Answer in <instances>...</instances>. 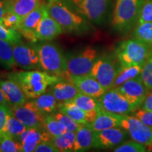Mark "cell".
I'll list each match as a JSON object with an SVG mask.
<instances>
[{"label": "cell", "mask_w": 152, "mask_h": 152, "mask_svg": "<svg viewBox=\"0 0 152 152\" xmlns=\"http://www.w3.org/2000/svg\"><path fill=\"white\" fill-rule=\"evenodd\" d=\"M20 18L17 15L14 13L11 8L6 12L2 18V24L6 28L11 30H14L18 31L19 26H20Z\"/></svg>", "instance_id": "obj_37"}, {"label": "cell", "mask_w": 152, "mask_h": 152, "mask_svg": "<svg viewBox=\"0 0 152 152\" xmlns=\"http://www.w3.org/2000/svg\"><path fill=\"white\" fill-rule=\"evenodd\" d=\"M134 141L145 146H152V128L147 126L134 115H123L121 126Z\"/></svg>", "instance_id": "obj_11"}, {"label": "cell", "mask_w": 152, "mask_h": 152, "mask_svg": "<svg viewBox=\"0 0 152 152\" xmlns=\"http://www.w3.org/2000/svg\"><path fill=\"white\" fill-rule=\"evenodd\" d=\"M50 91L59 104L71 102L80 93L77 87L69 80L57 82L52 85Z\"/></svg>", "instance_id": "obj_20"}, {"label": "cell", "mask_w": 152, "mask_h": 152, "mask_svg": "<svg viewBox=\"0 0 152 152\" xmlns=\"http://www.w3.org/2000/svg\"><path fill=\"white\" fill-rule=\"evenodd\" d=\"M9 110H10V108L8 105L0 104V135L3 134Z\"/></svg>", "instance_id": "obj_42"}, {"label": "cell", "mask_w": 152, "mask_h": 152, "mask_svg": "<svg viewBox=\"0 0 152 152\" xmlns=\"http://www.w3.org/2000/svg\"><path fill=\"white\" fill-rule=\"evenodd\" d=\"M121 117H122L121 115L106 111L100 108L97 112L96 119L90 125V126L94 132L115 128V127H120Z\"/></svg>", "instance_id": "obj_21"}, {"label": "cell", "mask_w": 152, "mask_h": 152, "mask_svg": "<svg viewBox=\"0 0 152 152\" xmlns=\"http://www.w3.org/2000/svg\"><path fill=\"white\" fill-rule=\"evenodd\" d=\"M71 102L85 112L99 111L101 108L97 98L92 97L80 92Z\"/></svg>", "instance_id": "obj_29"}, {"label": "cell", "mask_w": 152, "mask_h": 152, "mask_svg": "<svg viewBox=\"0 0 152 152\" xmlns=\"http://www.w3.org/2000/svg\"><path fill=\"white\" fill-rule=\"evenodd\" d=\"M53 137L45 128H28L26 130V137L22 142L23 151H35L37 146L44 141H51Z\"/></svg>", "instance_id": "obj_19"}, {"label": "cell", "mask_w": 152, "mask_h": 152, "mask_svg": "<svg viewBox=\"0 0 152 152\" xmlns=\"http://www.w3.org/2000/svg\"><path fill=\"white\" fill-rule=\"evenodd\" d=\"M35 152H58L56 147L51 141H44L36 147Z\"/></svg>", "instance_id": "obj_41"}, {"label": "cell", "mask_w": 152, "mask_h": 152, "mask_svg": "<svg viewBox=\"0 0 152 152\" xmlns=\"http://www.w3.org/2000/svg\"><path fill=\"white\" fill-rule=\"evenodd\" d=\"M146 151L145 145L134 140L123 142L113 149L115 152H145Z\"/></svg>", "instance_id": "obj_35"}, {"label": "cell", "mask_w": 152, "mask_h": 152, "mask_svg": "<svg viewBox=\"0 0 152 152\" xmlns=\"http://www.w3.org/2000/svg\"><path fill=\"white\" fill-rule=\"evenodd\" d=\"M64 32L61 26L49 14L45 9L35 30V35L37 40H52Z\"/></svg>", "instance_id": "obj_16"}, {"label": "cell", "mask_w": 152, "mask_h": 152, "mask_svg": "<svg viewBox=\"0 0 152 152\" xmlns=\"http://www.w3.org/2000/svg\"><path fill=\"white\" fill-rule=\"evenodd\" d=\"M144 0H116L114 8L112 27L119 33H125L138 21Z\"/></svg>", "instance_id": "obj_3"}, {"label": "cell", "mask_w": 152, "mask_h": 152, "mask_svg": "<svg viewBox=\"0 0 152 152\" xmlns=\"http://www.w3.org/2000/svg\"><path fill=\"white\" fill-rule=\"evenodd\" d=\"M142 67H143V65H136L129 66V67H121V66L112 88H116L129 80L134 78L140 75Z\"/></svg>", "instance_id": "obj_28"}, {"label": "cell", "mask_w": 152, "mask_h": 152, "mask_svg": "<svg viewBox=\"0 0 152 152\" xmlns=\"http://www.w3.org/2000/svg\"><path fill=\"white\" fill-rule=\"evenodd\" d=\"M0 147L2 152L23 151V146L20 142L4 134L0 135Z\"/></svg>", "instance_id": "obj_33"}, {"label": "cell", "mask_w": 152, "mask_h": 152, "mask_svg": "<svg viewBox=\"0 0 152 152\" xmlns=\"http://www.w3.org/2000/svg\"><path fill=\"white\" fill-rule=\"evenodd\" d=\"M52 115L55 118H56L61 123L65 126L66 130L68 131H72V132H76L80 126L81 124H80L75 121H74L73 118L66 114L61 113V112H58L52 114Z\"/></svg>", "instance_id": "obj_36"}, {"label": "cell", "mask_w": 152, "mask_h": 152, "mask_svg": "<svg viewBox=\"0 0 152 152\" xmlns=\"http://www.w3.org/2000/svg\"><path fill=\"white\" fill-rule=\"evenodd\" d=\"M43 126L52 137L59 136L67 132V130L62 123H61L52 115L45 114L43 120Z\"/></svg>", "instance_id": "obj_31"}, {"label": "cell", "mask_w": 152, "mask_h": 152, "mask_svg": "<svg viewBox=\"0 0 152 152\" xmlns=\"http://www.w3.org/2000/svg\"><path fill=\"white\" fill-rule=\"evenodd\" d=\"M68 80L74 84L80 92L92 97H100L106 92V90L102 85L90 75L70 77L68 78Z\"/></svg>", "instance_id": "obj_17"}, {"label": "cell", "mask_w": 152, "mask_h": 152, "mask_svg": "<svg viewBox=\"0 0 152 152\" xmlns=\"http://www.w3.org/2000/svg\"><path fill=\"white\" fill-rule=\"evenodd\" d=\"M121 66H118L115 57L104 54L98 56L90 75L97 80L106 91L113 87Z\"/></svg>", "instance_id": "obj_8"}, {"label": "cell", "mask_w": 152, "mask_h": 152, "mask_svg": "<svg viewBox=\"0 0 152 152\" xmlns=\"http://www.w3.org/2000/svg\"><path fill=\"white\" fill-rule=\"evenodd\" d=\"M133 113L141 122L152 128V111L141 108L140 109H136Z\"/></svg>", "instance_id": "obj_40"}, {"label": "cell", "mask_w": 152, "mask_h": 152, "mask_svg": "<svg viewBox=\"0 0 152 152\" xmlns=\"http://www.w3.org/2000/svg\"><path fill=\"white\" fill-rule=\"evenodd\" d=\"M0 90L10 107L21 106L28 99L18 83L11 79L0 80Z\"/></svg>", "instance_id": "obj_18"}, {"label": "cell", "mask_w": 152, "mask_h": 152, "mask_svg": "<svg viewBox=\"0 0 152 152\" xmlns=\"http://www.w3.org/2000/svg\"><path fill=\"white\" fill-rule=\"evenodd\" d=\"M16 64L26 71L40 67L39 57L36 45L25 43L21 40L11 43Z\"/></svg>", "instance_id": "obj_10"}, {"label": "cell", "mask_w": 152, "mask_h": 152, "mask_svg": "<svg viewBox=\"0 0 152 152\" xmlns=\"http://www.w3.org/2000/svg\"><path fill=\"white\" fill-rule=\"evenodd\" d=\"M142 109L152 111V90H149V92H147L142 104Z\"/></svg>", "instance_id": "obj_44"}, {"label": "cell", "mask_w": 152, "mask_h": 152, "mask_svg": "<svg viewBox=\"0 0 152 152\" xmlns=\"http://www.w3.org/2000/svg\"><path fill=\"white\" fill-rule=\"evenodd\" d=\"M94 131L90 124H81L75 132L73 151H85L94 147Z\"/></svg>", "instance_id": "obj_22"}, {"label": "cell", "mask_w": 152, "mask_h": 152, "mask_svg": "<svg viewBox=\"0 0 152 152\" xmlns=\"http://www.w3.org/2000/svg\"><path fill=\"white\" fill-rule=\"evenodd\" d=\"M33 101L38 109L45 114L53 113L59 107V103L51 91L44 92Z\"/></svg>", "instance_id": "obj_24"}, {"label": "cell", "mask_w": 152, "mask_h": 152, "mask_svg": "<svg viewBox=\"0 0 152 152\" xmlns=\"http://www.w3.org/2000/svg\"><path fill=\"white\" fill-rule=\"evenodd\" d=\"M45 9L46 5L45 3H42L25 16L20 21L18 31L21 34L22 37H24L30 42L35 43L37 42L35 30Z\"/></svg>", "instance_id": "obj_15"}, {"label": "cell", "mask_w": 152, "mask_h": 152, "mask_svg": "<svg viewBox=\"0 0 152 152\" xmlns=\"http://www.w3.org/2000/svg\"><path fill=\"white\" fill-rule=\"evenodd\" d=\"M2 1V0H0V1Z\"/></svg>", "instance_id": "obj_47"}, {"label": "cell", "mask_w": 152, "mask_h": 152, "mask_svg": "<svg viewBox=\"0 0 152 152\" xmlns=\"http://www.w3.org/2000/svg\"><path fill=\"white\" fill-rule=\"evenodd\" d=\"M140 77L148 90H152V49L144 62Z\"/></svg>", "instance_id": "obj_34"}, {"label": "cell", "mask_w": 152, "mask_h": 152, "mask_svg": "<svg viewBox=\"0 0 152 152\" xmlns=\"http://www.w3.org/2000/svg\"><path fill=\"white\" fill-rule=\"evenodd\" d=\"M45 5L49 14L66 33L83 35L90 31L91 27L87 19L76 12L64 0H47Z\"/></svg>", "instance_id": "obj_1"}, {"label": "cell", "mask_w": 152, "mask_h": 152, "mask_svg": "<svg viewBox=\"0 0 152 152\" xmlns=\"http://www.w3.org/2000/svg\"><path fill=\"white\" fill-rule=\"evenodd\" d=\"M9 78L18 83L28 99H35L45 92L49 86L61 80L62 77L45 71L30 70L9 74Z\"/></svg>", "instance_id": "obj_2"}, {"label": "cell", "mask_w": 152, "mask_h": 152, "mask_svg": "<svg viewBox=\"0 0 152 152\" xmlns=\"http://www.w3.org/2000/svg\"><path fill=\"white\" fill-rule=\"evenodd\" d=\"M21 34L18 31L6 28L2 23L0 22V39L13 43L21 40Z\"/></svg>", "instance_id": "obj_38"}, {"label": "cell", "mask_w": 152, "mask_h": 152, "mask_svg": "<svg viewBox=\"0 0 152 152\" xmlns=\"http://www.w3.org/2000/svg\"><path fill=\"white\" fill-rule=\"evenodd\" d=\"M97 99L102 109L118 115H129L138 109L117 88L106 91Z\"/></svg>", "instance_id": "obj_9"}, {"label": "cell", "mask_w": 152, "mask_h": 152, "mask_svg": "<svg viewBox=\"0 0 152 152\" xmlns=\"http://www.w3.org/2000/svg\"><path fill=\"white\" fill-rule=\"evenodd\" d=\"M42 69L51 75L66 77L67 62L66 55L59 47L54 43L42 42L36 45Z\"/></svg>", "instance_id": "obj_4"}, {"label": "cell", "mask_w": 152, "mask_h": 152, "mask_svg": "<svg viewBox=\"0 0 152 152\" xmlns=\"http://www.w3.org/2000/svg\"><path fill=\"white\" fill-rule=\"evenodd\" d=\"M128 137L126 130L123 128L106 129L94 132V147L95 149H110L120 145Z\"/></svg>", "instance_id": "obj_13"}, {"label": "cell", "mask_w": 152, "mask_h": 152, "mask_svg": "<svg viewBox=\"0 0 152 152\" xmlns=\"http://www.w3.org/2000/svg\"><path fill=\"white\" fill-rule=\"evenodd\" d=\"M28 128V127L23 123H22L20 120L14 116L10 108L8 115H7V122H6L4 129L3 134L16 139Z\"/></svg>", "instance_id": "obj_25"}, {"label": "cell", "mask_w": 152, "mask_h": 152, "mask_svg": "<svg viewBox=\"0 0 152 152\" xmlns=\"http://www.w3.org/2000/svg\"><path fill=\"white\" fill-rule=\"evenodd\" d=\"M75 141V132L67 131L59 136L53 137L52 142L58 152L73 151Z\"/></svg>", "instance_id": "obj_27"}, {"label": "cell", "mask_w": 152, "mask_h": 152, "mask_svg": "<svg viewBox=\"0 0 152 152\" xmlns=\"http://www.w3.org/2000/svg\"><path fill=\"white\" fill-rule=\"evenodd\" d=\"M150 47L137 38L121 42L115 51V58L121 67L144 65Z\"/></svg>", "instance_id": "obj_5"}, {"label": "cell", "mask_w": 152, "mask_h": 152, "mask_svg": "<svg viewBox=\"0 0 152 152\" xmlns=\"http://www.w3.org/2000/svg\"><path fill=\"white\" fill-rule=\"evenodd\" d=\"M152 22V0H144L142 5L137 24Z\"/></svg>", "instance_id": "obj_39"}, {"label": "cell", "mask_w": 152, "mask_h": 152, "mask_svg": "<svg viewBox=\"0 0 152 152\" xmlns=\"http://www.w3.org/2000/svg\"><path fill=\"white\" fill-rule=\"evenodd\" d=\"M11 8L10 0H2L0 1V22L2 21V18L7 11Z\"/></svg>", "instance_id": "obj_43"}, {"label": "cell", "mask_w": 152, "mask_h": 152, "mask_svg": "<svg viewBox=\"0 0 152 152\" xmlns=\"http://www.w3.org/2000/svg\"><path fill=\"white\" fill-rule=\"evenodd\" d=\"M72 9L89 21L101 24L105 20L111 0H64Z\"/></svg>", "instance_id": "obj_7"}, {"label": "cell", "mask_w": 152, "mask_h": 152, "mask_svg": "<svg viewBox=\"0 0 152 152\" xmlns=\"http://www.w3.org/2000/svg\"><path fill=\"white\" fill-rule=\"evenodd\" d=\"M0 64L7 68H12L16 66L15 62L11 44L0 39Z\"/></svg>", "instance_id": "obj_30"}, {"label": "cell", "mask_w": 152, "mask_h": 152, "mask_svg": "<svg viewBox=\"0 0 152 152\" xmlns=\"http://www.w3.org/2000/svg\"><path fill=\"white\" fill-rule=\"evenodd\" d=\"M58 110L61 113L71 117L80 124H87L88 113L80 109L78 106H76L73 102H67L59 104Z\"/></svg>", "instance_id": "obj_26"}, {"label": "cell", "mask_w": 152, "mask_h": 152, "mask_svg": "<svg viewBox=\"0 0 152 152\" xmlns=\"http://www.w3.org/2000/svg\"><path fill=\"white\" fill-rule=\"evenodd\" d=\"M134 37L152 47V22L137 24L134 32Z\"/></svg>", "instance_id": "obj_32"}, {"label": "cell", "mask_w": 152, "mask_h": 152, "mask_svg": "<svg viewBox=\"0 0 152 152\" xmlns=\"http://www.w3.org/2000/svg\"><path fill=\"white\" fill-rule=\"evenodd\" d=\"M10 108L14 116L28 128H44L43 120L45 114L38 109L33 101L26 102L21 106Z\"/></svg>", "instance_id": "obj_12"}, {"label": "cell", "mask_w": 152, "mask_h": 152, "mask_svg": "<svg viewBox=\"0 0 152 152\" xmlns=\"http://www.w3.org/2000/svg\"><path fill=\"white\" fill-rule=\"evenodd\" d=\"M116 88L137 108L143 103L149 91L144 85L140 75L129 80Z\"/></svg>", "instance_id": "obj_14"}, {"label": "cell", "mask_w": 152, "mask_h": 152, "mask_svg": "<svg viewBox=\"0 0 152 152\" xmlns=\"http://www.w3.org/2000/svg\"><path fill=\"white\" fill-rule=\"evenodd\" d=\"M0 104H4V105H8V102H7L6 99L4 97V95L1 92V90H0Z\"/></svg>", "instance_id": "obj_45"}, {"label": "cell", "mask_w": 152, "mask_h": 152, "mask_svg": "<svg viewBox=\"0 0 152 152\" xmlns=\"http://www.w3.org/2000/svg\"><path fill=\"white\" fill-rule=\"evenodd\" d=\"M10 2L11 9L21 20L42 4V0H10Z\"/></svg>", "instance_id": "obj_23"}, {"label": "cell", "mask_w": 152, "mask_h": 152, "mask_svg": "<svg viewBox=\"0 0 152 152\" xmlns=\"http://www.w3.org/2000/svg\"><path fill=\"white\" fill-rule=\"evenodd\" d=\"M1 147H0V152H1Z\"/></svg>", "instance_id": "obj_46"}, {"label": "cell", "mask_w": 152, "mask_h": 152, "mask_svg": "<svg viewBox=\"0 0 152 152\" xmlns=\"http://www.w3.org/2000/svg\"><path fill=\"white\" fill-rule=\"evenodd\" d=\"M97 57V51L92 46H87L76 52L66 54L67 73L66 78L90 75Z\"/></svg>", "instance_id": "obj_6"}]
</instances>
